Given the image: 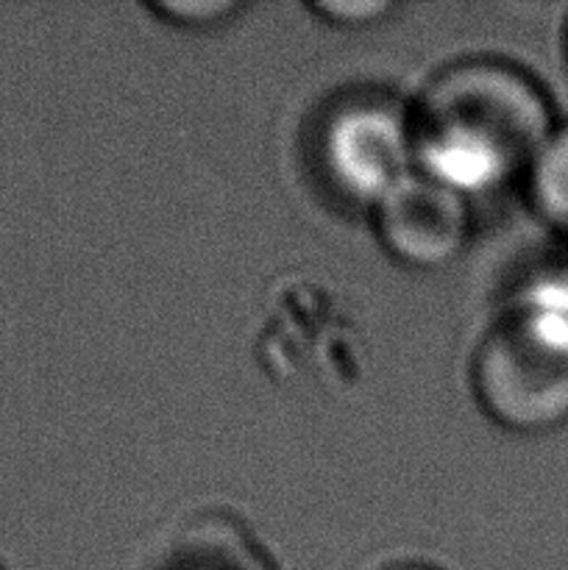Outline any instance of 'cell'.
I'll return each instance as SVG.
<instances>
[{"label":"cell","instance_id":"cell-1","mask_svg":"<svg viewBox=\"0 0 568 570\" xmlns=\"http://www.w3.org/2000/svg\"><path fill=\"white\" fill-rule=\"evenodd\" d=\"M560 122L555 100L527 67L496 53L462 56L410 98L415 170L473 204L521 189Z\"/></svg>","mask_w":568,"mask_h":570},{"label":"cell","instance_id":"cell-2","mask_svg":"<svg viewBox=\"0 0 568 570\" xmlns=\"http://www.w3.org/2000/svg\"><path fill=\"white\" fill-rule=\"evenodd\" d=\"M468 390L501 432L568 426V276L535 278L499 306L473 343Z\"/></svg>","mask_w":568,"mask_h":570},{"label":"cell","instance_id":"cell-3","mask_svg":"<svg viewBox=\"0 0 568 570\" xmlns=\"http://www.w3.org/2000/svg\"><path fill=\"white\" fill-rule=\"evenodd\" d=\"M312 167L337 204L371 215L415 173L410 98L349 89L329 100L312 131Z\"/></svg>","mask_w":568,"mask_h":570},{"label":"cell","instance_id":"cell-4","mask_svg":"<svg viewBox=\"0 0 568 570\" xmlns=\"http://www.w3.org/2000/svg\"><path fill=\"white\" fill-rule=\"evenodd\" d=\"M379 248L407 271L451 267L473 239V200L412 173L368 215Z\"/></svg>","mask_w":568,"mask_h":570},{"label":"cell","instance_id":"cell-5","mask_svg":"<svg viewBox=\"0 0 568 570\" xmlns=\"http://www.w3.org/2000/svg\"><path fill=\"white\" fill-rule=\"evenodd\" d=\"M529 212L568 243V122H560L521 184Z\"/></svg>","mask_w":568,"mask_h":570},{"label":"cell","instance_id":"cell-6","mask_svg":"<svg viewBox=\"0 0 568 570\" xmlns=\"http://www.w3.org/2000/svg\"><path fill=\"white\" fill-rule=\"evenodd\" d=\"M161 570H271L245 534L221 529V521L195 523Z\"/></svg>","mask_w":568,"mask_h":570},{"label":"cell","instance_id":"cell-7","mask_svg":"<svg viewBox=\"0 0 568 570\" xmlns=\"http://www.w3.org/2000/svg\"><path fill=\"white\" fill-rule=\"evenodd\" d=\"M251 9L245 0H150L145 11L178 31H212Z\"/></svg>","mask_w":568,"mask_h":570},{"label":"cell","instance_id":"cell-8","mask_svg":"<svg viewBox=\"0 0 568 570\" xmlns=\"http://www.w3.org/2000/svg\"><path fill=\"white\" fill-rule=\"evenodd\" d=\"M401 6L393 0H312L306 3L315 20L323 26L340 28V31H365V28L382 26L393 14H399Z\"/></svg>","mask_w":568,"mask_h":570},{"label":"cell","instance_id":"cell-9","mask_svg":"<svg viewBox=\"0 0 568 570\" xmlns=\"http://www.w3.org/2000/svg\"><path fill=\"white\" fill-rule=\"evenodd\" d=\"M379 570H443L432 562H418V560H404V562H390V566L379 568Z\"/></svg>","mask_w":568,"mask_h":570},{"label":"cell","instance_id":"cell-10","mask_svg":"<svg viewBox=\"0 0 568 570\" xmlns=\"http://www.w3.org/2000/svg\"><path fill=\"white\" fill-rule=\"evenodd\" d=\"M562 53H566V65H568V17H566V26H562Z\"/></svg>","mask_w":568,"mask_h":570}]
</instances>
